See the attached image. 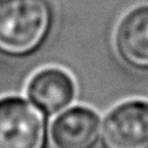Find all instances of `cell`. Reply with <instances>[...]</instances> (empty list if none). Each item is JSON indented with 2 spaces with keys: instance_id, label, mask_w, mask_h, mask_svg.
<instances>
[{
  "instance_id": "1",
  "label": "cell",
  "mask_w": 148,
  "mask_h": 148,
  "mask_svg": "<svg viewBox=\"0 0 148 148\" xmlns=\"http://www.w3.org/2000/svg\"><path fill=\"white\" fill-rule=\"evenodd\" d=\"M52 26L47 0H0V53L25 58L45 42Z\"/></svg>"
},
{
  "instance_id": "2",
  "label": "cell",
  "mask_w": 148,
  "mask_h": 148,
  "mask_svg": "<svg viewBox=\"0 0 148 148\" xmlns=\"http://www.w3.org/2000/svg\"><path fill=\"white\" fill-rule=\"evenodd\" d=\"M47 121L19 96L0 99V148H45Z\"/></svg>"
},
{
  "instance_id": "3",
  "label": "cell",
  "mask_w": 148,
  "mask_h": 148,
  "mask_svg": "<svg viewBox=\"0 0 148 148\" xmlns=\"http://www.w3.org/2000/svg\"><path fill=\"white\" fill-rule=\"evenodd\" d=\"M103 148H148V101L127 100L115 106L101 123Z\"/></svg>"
},
{
  "instance_id": "4",
  "label": "cell",
  "mask_w": 148,
  "mask_h": 148,
  "mask_svg": "<svg viewBox=\"0 0 148 148\" xmlns=\"http://www.w3.org/2000/svg\"><path fill=\"white\" fill-rule=\"evenodd\" d=\"M100 132L97 112L84 106L67 108L51 125L55 148H95L100 140Z\"/></svg>"
},
{
  "instance_id": "5",
  "label": "cell",
  "mask_w": 148,
  "mask_h": 148,
  "mask_svg": "<svg viewBox=\"0 0 148 148\" xmlns=\"http://www.w3.org/2000/svg\"><path fill=\"white\" fill-rule=\"evenodd\" d=\"M26 95L42 114L55 115L73 103L75 82L64 70L47 67L37 71L29 79Z\"/></svg>"
},
{
  "instance_id": "6",
  "label": "cell",
  "mask_w": 148,
  "mask_h": 148,
  "mask_svg": "<svg viewBox=\"0 0 148 148\" xmlns=\"http://www.w3.org/2000/svg\"><path fill=\"white\" fill-rule=\"evenodd\" d=\"M114 45L123 63L138 71H148V5L127 12L118 23Z\"/></svg>"
}]
</instances>
